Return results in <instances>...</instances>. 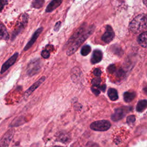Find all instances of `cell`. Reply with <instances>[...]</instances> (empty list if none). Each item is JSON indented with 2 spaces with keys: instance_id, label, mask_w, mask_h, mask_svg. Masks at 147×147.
Wrapping results in <instances>:
<instances>
[{
  "instance_id": "1",
  "label": "cell",
  "mask_w": 147,
  "mask_h": 147,
  "mask_svg": "<svg viewBox=\"0 0 147 147\" xmlns=\"http://www.w3.org/2000/svg\"><path fill=\"white\" fill-rule=\"evenodd\" d=\"M145 14H140L135 17L130 24L129 28L134 33H140L146 32L145 28Z\"/></svg>"
},
{
  "instance_id": "2",
  "label": "cell",
  "mask_w": 147,
  "mask_h": 147,
  "mask_svg": "<svg viewBox=\"0 0 147 147\" xmlns=\"http://www.w3.org/2000/svg\"><path fill=\"white\" fill-rule=\"evenodd\" d=\"M94 30V28H90L87 32H84V33L82 34L72 44V46L68 49L67 51V55H72L79 47V46L88 38V37L92 33Z\"/></svg>"
},
{
  "instance_id": "3",
  "label": "cell",
  "mask_w": 147,
  "mask_h": 147,
  "mask_svg": "<svg viewBox=\"0 0 147 147\" xmlns=\"http://www.w3.org/2000/svg\"><path fill=\"white\" fill-rule=\"evenodd\" d=\"M111 126L109 121L107 120H100L92 122L90 127L91 129L96 131H106L108 130Z\"/></svg>"
},
{
  "instance_id": "4",
  "label": "cell",
  "mask_w": 147,
  "mask_h": 147,
  "mask_svg": "<svg viewBox=\"0 0 147 147\" xmlns=\"http://www.w3.org/2000/svg\"><path fill=\"white\" fill-rule=\"evenodd\" d=\"M114 37V33L112 28L107 25L106 26V30L102 37V40L106 43H109L111 42Z\"/></svg>"
},
{
  "instance_id": "5",
  "label": "cell",
  "mask_w": 147,
  "mask_h": 147,
  "mask_svg": "<svg viewBox=\"0 0 147 147\" xmlns=\"http://www.w3.org/2000/svg\"><path fill=\"white\" fill-rule=\"evenodd\" d=\"M18 56V53L16 52L11 57H10L2 66L1 73L3 74L5 72L9 67H10L16 61Z\"/></svg>"
},
{
  "instance_id": "6",
  "label": "cell",
  "mask_w": 147,
  "mask_h": 147,
  "mask_svg": "<svg viewBox=\"0 0 147 147\" xmlns=\"http://www.w3.org/2000/svg\"><path fill=\"white\" fill-rule=\"evenodd\" d=\"M40 68V67L39 65V61L36 60L34 61H32L29 64L28 73L30 75H33L39 71Z\"/></svg>"
},
{
  "instance_id": "7",
  "label": "cell",
  "mask_w": 147,
  "mask_h": 147,
  "mask_svg": "<svg viewBox=\"0 0 147 147\" xmlns=\"http://www.w3.org/2000/svg\"><path fill=\"white\" fill-rule=\"evenodd\" d=\"M45 79V77L42 76L38 80H37L36 82H35L32 86H30L26 91V92L25 93V96H28L29 95H30L37 88H38L44 82Z\"/></svg>"
},
{
  "instance_id": "8",
  "label": "cell",
  "mask_w": 147,
  "mask_h": 147,
  "mask_svg": "<svg viewBox=\"0 0 147 147\" xmlns=\"http://www.w3.org/2000/svg\"><path fill=\"white\" fill-rule=\"evenodd\" d=\"M42 31V28H38L33 34V35L32 36V38H30V40H29V41L27 43V44L26 45V46L24 48V51H27L28 50L29 48H30V47L33 45V44H34V42L36 41V40H37V38L38 37L40 34L41 33V32Z\"/></svg>"
},
{
  "instance_id": "9",
  "label": "cell",
  "mask_w": 147,
  "mask_h": 147,
  "mask_svg": "<svg viewBox=\"0 0 147 147\" xmlns=\"http://www.w3.org/2000/svg\"><path fill=\"white\" fill-rule=\"evenodd\" d=\"M102 59V52L98 49H95L94 51L91 61L92 64H96L101 61Z\"/></svg>"
},
{
  "instance_id": "10",
  "label": "cell",
  "mask_w": 147,
  "mask_h": 147,
  "mask_svg": "<svg viewBox=\"0 0 147 147\" xmlns=\"http://www.w3.org/2000/svg\"><path fill=\"white\" fill-rule=\"evenodd\" d=\"M125 110L122 108H119L115 110L114 113L112 115L111 118L114 121H117L121 119L125 116Z\"/></svg>"
},
{
  "instance_id": "11",
  "label": "cell",
  "mask_w": 147,
  "mask_h": 147,
  "mask_svg": "<svg viewBox=\"0 0 147 147\" xmlns=\"http://www.w3.org/2000/svg\"><path fill=\"white\" fill-rule=\"evenodd\" d=\"M62 2V0H52L49 5L47 6L45 11L46 12H51L55 9H56Z\"/></svg>"
},
{
  "instance_id": "12",
  "label": "cell",
  "mask_w": 147,
  "mask_h": 147,
  "mask_svg": "<svg viewBox=\"0 0 147 147\" xmlns=\"http://www.w3.org/2000/svg\"><path fill=\"white\" fill-rule=\"evenodd\" d=\"M26 17L24 16L23 20H22L23 21L21 23L19 24V25L18 26L17 28L15 30L14 32L13 33V34H12V38L13 39V38H14L24 29V27L26 25V24L27 23V18Z\"/></svg>"
},
{
  "instance_id": "13",
  "label": "cell",
  "mask_w": 147,
  "mask_h": 147,
  "mask_svg": "<svg viewBox=\"0 0 147 147\" xmlns=\"http://www.w3.org/2000/svg\"><path fill=\"white\" fill-rule=\"evenodd\" d=\"M138 43L142 47L147 48V31L140 34L138 37Z\"/></svg>"
},
{
  "instance_id": "14",
  "label": "cell",
  "mask_w": 147,
  "mask_h": 147,
  "mask_svg": "<svg viewBox=\"0 0 147 147\" xmlns=\"http://www.w3.org/2000/svg\"><path fill=\"white\" fill-rule=\"evenodd\" d=\"M83 30H84V29H83V27H80L79 29H78L76 31V32L72 35V36L70 38L68 42V44H72L73 42H74L80 36V34H82V33L83 32Z\"/></svg>"
},
{
  "instance_id": "15",
  "label": "cell",
  "mask_w": 147,
  "mask_h": 147,
  "mask_svg": "<svg viewBox=\"0 0 147 147\" xmlns=\"http://www.w3.org/2000/svg\"><path fill=\"white\" fill-rule=\"evenodd\" d=\"M147 108V100H140L136 106V110L138 112H142Z\"/></svg>"
},
{
  "instance_id": "16",
  "label": "cell",
  "mask_w": 147,
  "mask_h": 147,
  "mask_svg": "<svg viewBox=\"0 0 147 147\" xmlns=\"http://www.w3.org/2000/svg\"><path fill=\"white\" fill-rule=\"evenodd\" d=\"M0 37L3 40H7L9 38V34L6 30V28L4 25L0 24Z\"/></svg>"
},
{
  "instance_id": "17",
  "label": "cell",
  "mask_w": 147,
  "mask_h": 147,
  "mask_svg": "<svg viewBox=\"0 0 147 147\" xmlns=\"http://www.w3.org/2000/svg\"><path fill=\"white\" fill-rule=\"evenodd\" d=\"M107 94H108V96H109V98L111 100L114 101V100H117V99L118 98V92H117V90L114 88H110L108 90Z\"/></svg>"
},
{
  "instance_id": "18",
  "label": "cell",
  "mask_w": 147,
  "mask_h": 147,
  "mask_svg": "<svg viewBox=\"0 0 147 147\" xmlns=\"http://www.w3.org/2000/svg\"><path fill=\"white\" fill-rule=\"evenodd\" d=\"M136 96V93L134 92H125L123 94L124 100L126 102H130L132 101Z\"/></svg>"
},
{
  "instance_id": "19",
  "label": "cell",
  "mask_w": 147,
  "mask_h": 147,
  "mask_svg": "<svg viewBox=\"0 0 147 147\" xmlns=\"http://www.w3.org/2000/svg\"><path fill=\"white\" fill-rule=\"evenodd\" d=\"M44 3V0H34L32 3V6L34 8L39 9L43 6Z\"/></svg>"
},
{
  "instance_id": "20",
  "label": "cell",
  "mask_w": 147,
  "mask_h": 147,
  "mask_svg": "<svg viewBox=\"0 0 147 147\" xmlns=\"http://www.w3.org/2000/svg\"><path fill=\"white\" fill-rule=\"evenodd\" d=\"M91 51V47L89 45H84L81 49L80 53L83 56H87Z\"/></svg>"
},
{
  "instance_id": "21",
  "label": "cell",
  "mask_w": 147,
  "mask_h": 147,
  "mask_svg": "<svg viewBox=\"0 0 147 147\" xmlns=\"http://www.w3.org/2000/svg\"><path fill=\"white\" fill-rule=\"evenodd\" d=\"M100 82H101L100 79L99 78H95L92 80V84L94 87H98V86H99Z\"/></svg>"
},
{
  "instance_id": "22",
  "label": "cell",
  "mask_w": 147,
  "mask_h": 147,
  "mask_svg": "<svg viewBox=\"0 0 147 147\" xmlns=\"http://www.w3.org/2000/svg\"><path fill=\"white\" fill-rule=\"evenodd\" d=\"M41 56H42V57H44L45 59H47L50 56L49 52L47 50H44L41 52Z\"/></svg>"
},
{
  "instance_id": "23",
  "label": "cell",
  "mask_w": 147,
  "mask_h": 147,
  "mask_svg": "<svg viewBox=\"0 0 147 147\" xmlns=\"http://www.w3.org/2000/svg\"><path fill=\"white\" fill-rule=\"evenodd\" d=\"M136 120V118L134 115H130L127 118V122L128 123H132Z\"/></svg>"
},
{
  "instance_id": "24",
  "label": "cell",
  "mask_w": 147,
  "mask_h": 147,
  "mask_svg": "<svg viewBox=\"0 0 147 147\" xmlns=\"http://www.w3.org/2000/svg\"><path fill=\"white\" fill-rule=\"evenodd\" d=\"M7 1L6 0H0V11L2 10L4 6L7 4Z\"/></svg>"
},
{
  "instance_id": "25",
  "label": "cell",
  "mask_w": 147,
  "mask_h": 147,
  "mask_svg": "<svg viewBox=\"0 0 147 147\" xmlns=\"http://www.w3.org/2000/svg\"><path fill=\"white\" fill-rule=\"evenodd\" d=\"M101 73H102V72H101L100 69H99V68H96V69H95L94 71V74L96 76H98V77H99V76H100Z\"/></svg>"
},
{
  "instance_id": "26",
  "label": "cell",
  "mask_w": 147,
  "mask_h": 147,
  "mask_svg": "<svg viewBox=\"0 0 147 147\" xmlns=\"http://www.w3.org/2000/svg\"><path fill=\"white\" fill-rule=\"evenodd\" d=\"M108 71L112 73V72H114L115 71V67L114 65H110L109 67H108Z\"/></svg>"
},
{
  "instance_id": "27",
  "label": "cell",
  "mask_w": 147,
  "mask_h": 147,
  "mask_svg": "<svg viewBox=\"0 0 147 147\" xmlns=\"http://www.w3.org/2000/svg\"><path fill=\"white\" fill-rule=\"evenodd\" d=\"M60 25H61V22H60V21L57 22L55 24V27H54V30H55V31H57V30H59V28H60Z\"/></svg>"
},
{
  "instance_id": "28",
  "label": "cell",
  "mask_w": 147,
  "mask_h": 147,
  "mask_svg": "<svg viewBox=\"0 0 147 147\" xmlns=\"http://www.w3.org/2000/svg\"><path fill=\"white\" fill-rule=\"evenodd\" d=\"M91 90H92V92H93L96 95H98L99 94V93H100V91H99V90L98 89H96V88H95L92 87V88H91Z\"/></svg>"
},
{
  "instance_id": "29",
  "label": "cell",
  "mask_w": 147,
  "mask_h": 147,
  "mask_svg": "<svg viewBox=\"0 0 147 147\" xmlns=\"http://www.w3.org/2000/svg\"><path fill=\"white\" fill-rule=\"evenodd\" d=\"M145 30L147 31V15L145 14Z\"/></svg>"
},
{
  "instance_id": "30",
  "label": "cell",
  "mask_w": 147,
  "mask_h": 147,
  "mask_svg": "<svg viewBox=\"0 0 147 147\" xmlns=\"http://www.w3.org/2000/svg\"><path fill=\"white\" fill-rule=\"evenodd\" d=\"M99 89L101 90L102 91H105L106 90V86L105 85H103L100 87H99Z\"/></svg>"
},
{
  "instance_id": "31",
  "label": "cell",
  "mask_w": 147,
  "mask_h": 147,
  "mask_svg": "<svg viewBox=\"0 0 147 147\" xmlns=\"http://www.w3.org/2000/svg\"><path fill=\"white\" fill-rule=\"evenodd\" d=\"M144 92L147 94V87L144 88Z\"/></svg>"
},
{
  "instance_id": "32",
  "label": "cell",
  "mask_w": 147,
  "mask_h": 147,
  "mask_svg": "<svg viewBox=\"0 0 147 147\" xmlns=\"http://www.w3.org/2000/svg\"><path fill=\"white\" fill-rule=\"evenodd\" d=\"M55 147H61V146H55Z\"/></svg>"
}]
</instances>
